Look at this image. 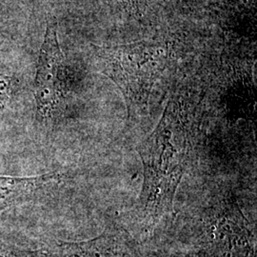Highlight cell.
Here are the masks:
<instances>
[{"label": "cell", "mask_w": 257, "mask_h": 257, "mask_svg": "<svg viewBox=\"0 0 257 257\" xmlns=\"http://www.w3.org/2000/svg\"><path fill=\"white\" fill-rule=\"evenodd\" d=\"M196 139L193 125L169 105L155 131L139 145L144 181L137 210L145 229H153L174 210L177 188L194 161Z\"/></svg>", "instance_id": "obj_1"}, {"label": "cell", "mask_w": 257, "mask_h": 257, "mask_svg": "<svg viewBox=\"0 0 257 257\" xmlns=\"http://www.w3.org/2000/svg\"><path fill=\"white\" fill-rule=\"evenodd\" d=\"M190 242L197 257H256L255 235L234 203L207 215Z\"/></svg>", "instance_id": "obj_2"}, {"label": "cell", "mask_w": 257, "mask_h": 257, "mask_svg": "<svg viewBox=\"0 0 257 257\" xmlns=\"http://www.w3.org/2000/svg\"><path fill=\"white\" fill-rule=\"evenodd\" d=\"M63 95V55L57 40L56 24L51 22L47 27L37 66L36 99L38 115L43 119L51 118Z\"/></svg>", "instance_id": "obj_3"}, {"label": "cell", "mask_w": 257, "mask_h": 257, "mask_svg": "<svg viewBox=\"0 0 257 257\" xmlns=\"http://www.w3.org/2000/svg\"><path fill=\"white\" fill-rule=\"evenodd\" d=\"M45 257H144L126 230H107L81 242H56L42 248Z\"/></svg>", "instance_id": "obj_4"}, {"label": "cell", "mask_w": 257, "mask_h": 257, "mask_svg": "<svg viewBox=\"0 0 257 257\" xmlns=\"http://www.w3.org/2000/svg\"><path fill=\"white\" fill-rule=\"evenodd\" d=\"M61 175L55 173L34 177H12L0 175V212L23 202L50 183L59 181Z\"/></svg>", "instance_id": "obj_5"}, {"label": "cell", "mask_w": 257, "mask_h": 257, "mask_svg": "<svg viewBox=\"0 0 257 257\" xmlns=\"http://www.w3.org/2000/svg\"><path fill=\"white\" fill-rule=\"evenodd\" d=\"M0 257H44L41 248L24 249L10 246L0 241Z\"/></svg>", "instance_id": "obj_6"}]
</instances>
